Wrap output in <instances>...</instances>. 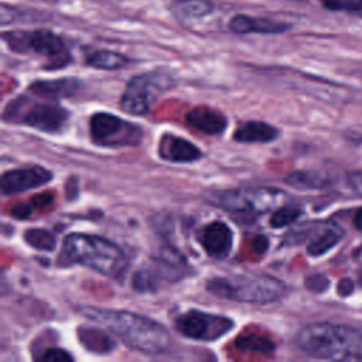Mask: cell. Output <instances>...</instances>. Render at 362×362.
<instances>
[{
  "instance_id": "cell-11",
  "label": "cell",
  "mask_w": 362,
  "mask_h": 362,
  "mask_svg": "<svg viewBox=\"0 0 362 362\" xmlns=\"http://www.w3.org/2000/svg\"><path fill=\"white\" fill-rule=\"evenodd\" d=\"M51 178L52 173L44 167L34 165L25 168H16L3 173L0 187L4 195H11L45 185L51 181Z\"/></svg>"
},
{
  "instance_id": "cell-3",
  "label": "cell",
  "mask_w": 362,
  "mask_h": 362,
  "mask_svg": "<svg viewBox=\"0 0 362 362\" xmlns=\"http://www.w3.org/2000/svg\"><path fill=\"white\" fill-rule=\"evenodd\" d=\"M62 256L68 263L82 264L107 277H119L127 269L122 249L106 238L89 233H69L62 242Z\"/></svg>"
},
{
  "instance_id": "cell-4",
  "label": "cell",
  "mask_w": 362,
  "mask_h": 362,
  "mask_svg": "<svg viewBox=\"0 0 362 362\" xmlns=\"http://www.w3.org/2000/svg\"><path fill=\"white\" fill-rule=\"evenodd\" d=\"M206 288L221 298L247 304H269L284 294L286 286L277 277L266 273H243L214 277L208 281Z\"/></svg>"
},
{
  "instance_id": "cell-29",
  "label": "cell",
  "mask_w": 362,
  "mask_h": 362,
  "mask_svg": "<svg viewBox=\"0 0 362 362\" xmlns=\"http://www.w3.org/2000/svg\"><path fill=\"white\" fill-rule=\"evenodd\" d=\"M354 225H355L356 229L362 230V208L356 211V214L354 216Z\"/></svg>"
},
{
  "instance_id": "cell-17",
  "label": "cell",
  "mask_w": 362,
  "mask_h": 362,
  "mask_svg": "<svg viewBox=\"0 0 362 362\" xmlns=\"http://www.w3.org/2000/svg\"><path fill=\"white\" fill-rule=\"evenodd\" d=\"M279 136V130L266 123L250 120L242 123L233 133V139L240 143H267Z\"/></svg>"
},
{
  "instance_id": "cell-8",
  "label": "cell",
  "mask_w": 362,
  "mask_h": 362,
  "mask_svg": "<svg viewBox=\"0 0 362 362\" xmlns=\"http://www.w3.org/2000/svg\"><path fill=\"white\" fill-rule=\"evenodd\" d=\"M89 133L92 141L102 147L137 146L143 139V130L137 124L106 112L90 117Z\"/></svg>"
},
{
  "instance_id": "cell-19",
  "label": "cell",
  "mask_w": 362,
  "mask_h": 362,
  "mask_svg": "<svg viewBox=\"0 0 362 362\" xmlns=\"http://www.w3.org/2000/svg\"><path fill=\"white\" fill-rule=\"evenodd\" d=\"M130 59L126 55L116 51H110V49H96L88 54L85 58L86 65L96 69H106V71L120 69L124 65H127Z\"/></svg>"
},
{
  "instance_id": "cell-25",
  "label": "cell",
  "mask_w": 362,
  "mask_h": 362,
  "mask_svg": "<svg viewBox=\"0 0 362 362\" xmlns=\"http://www.w3.org/2000/svg\"><path fill=\"white\" fill-rule=\"evenodd\" d=\"M25 240L34 246V247H40V249H47V250H51L54 246H55V240L54 238L45 232V230H41V229H35V230H28L25 233Z\"/></svg>"
},
{
  "instance_id": "cell-21",
  "label": "cell",
  "mask_w": 362,
  "mask_h": 362,
  "mask_svg": "<svg viewBox=\"0 0 362 362\" xmlns=\"http://www.w3.org/2000/svg\"><path fill=\"white\" fill-rule=\"evenodd\" d=\"M342 236V232H338L337 229H324L320 232L307 246V252L311 256H321L327 253L332 246H335Z\"/></svg>"
},
{
  "instance_id": "cell-6",
  "label": "cell",
  "mask_w": 362,
  "mask_h": 362,
  "mask_svg": "<svg viewBox=\"0 0 362 362\" xmlns=\"http://www.w3.org/2000/svg\"><path fill=\"white\" fill-rule=\"evenodd\" d=\"M171 85L173 79L168 74L160 71L139 74L127 82L120 99V109L130 115L143 116Z\"/></svg>"
},
{
  "instance_id": "cell-26",
  "label": "cell",
  "mask_w": 362,
  "mask_h": 362,
  "mask_svg": "<svg viewBox=\"0 0 362 362\" xmlns=\"http://www.w3.org/2000/svg\"><path fill=\"white\" fill-rule=\"evenodd\" d=\"M74 358L64 349L59 348H51L41 356V361L44 362H62V361H72Z\"/></svg>"
},
{
  "instance_id": "cell-27",
  "label": "cell",
  "mask_w": 362,
  "mask_h": 362,
  "mask_svg": "<svg viewBox=\"0 0 362 362\" xmlns=\"http://www.w3.org/2000/svg\"><path fill=\"white\" fill-rule=\"evenodd\" d=\"M348 184L351 188L362 197V171H352L348 174Z\"/></svg>"
},
{
  "instance_id": "cell-16",
  "label": "cell",
  "mask_w": 362,
  "mask_h": 362,
  "mask_svg": "<svg viewBox=\"0 0 362 362\" xmlns=\"http://www.w3.org/2000/svg\"><path fill=\"white\" fill-rule=\"evenodd\" d=\"M81 88V82L75 78H59L52 81H37L31 83L30 90L45 99H61L74 96Z\"/></svg>"
},
{
  "instance_id": "cell-20",
  "label": "cell",
  "mask_w": 362,
  "mask_h": 362,
  "mask_svg": "<svg viewBox=\"0 0 362 362\" xmlns=\"http://www.w3.org/2000/svg\"><path fill=\"white\" fill-rule=\"evenodd\" d=\"M329 182L331 180L327 174L313 170L294 171L286 177V184L301 189H320L329 185Z\"/></svg>"
},
{
  "instance_id": "cell-22",
  "label": "cell",
  "mask_w": 362,
  "mask_h": 362,
  "mask_svg": "<svg viewBox=\"0 0 362 362\" xmlns=\"http://www.w3.org/2000/svg\"><path fill=\"white\" fill-rule=\"evenodd\" d=\"M301 215V208L297 205H280L270 216V225L273 228L288 226L296 222Z\"/></svg>"
},
{
  "instance_id": "cell-24",
  "label": "cell",
  "mask_w": 362,
  "mask_h": 362,
  "mask_svg": "<svg viewBox=\"0 0 362 362\" xmlns=\"http://www.w3.org/2000/svg\"><path fill=\"white\" fill-rule=\"evenodd\" d=\"M236 345L243 349V351H252V352H263V354H270L274 349V345L272 341L262 338L259 335H245L236 341Z\"/></svg>"
},
{
  "instance_id": "cell-13",
  "label": "cell",
  "mask_w": 362,
  "mask_h": 362,
  "mask_svg": "<svg viewBox=\"0 0 362 362\" xmlns=\"http://www.w3.org/2000/svg\"><path fill=\"white\" fill-rule=\"evenodd\" d=\"M228 28L233 34H283L291 28V24L267 17H255L246 14L233 16Z\"/></svg>"
},
{
  "instance_id": "cell-5",
  "label": "cell",
  "mask_w": 362,
  "mask_h": 362,
  "mask_svg": "<svg viewBox=\"0 0 362 362\" xmlns=\"http://www.w3.org/2000/svg\"><path fill=\"white\" fill-rule=\"evenodd\" d=\"M3 41L16 52H33L47 59V68H59L69 62L71 55L62 37L45 30L3 33Z\"/></svg>"
},
{
  "instance_id": "cell-23",
  "label": "cell",
  "mask_w": 362,
  "mask_h": 362,
  "mask_svg": "<svg viewBox=\"0 0 362 362\" xmlns=\"http://www.w3.org/2000/svg\"><path fill=\"white\" fill-rule=\"evenodd\" d=\"M320 3L328 11L362 16V0H320Z\"/></svg>"
},
{
  "instance_id": "cell-2",
  "label": "cell",
  "mask_w": 362,
  "mask_h": 362,
  "mask_svg": "<svg viewBox=\"0 0 362 362\" xmlns=\"http://www.w3.org/2000/svg\"><path fill=\"white\" fill-rule=\"evenodd\" d=\"M298 348L311 358L329 361H362V332L356 328L314 322L297 335Z\"/></svg>"
},
{
  "instance_id": "cell-7",
  "label": "cell",
  "mask_w": 362,
  "mask_h": 362,
  "mask_svg": "<svg viewBox=\"0 0 362 362\" xmlns=\"http://www.w3.org/2000/svg\"><path fill=\"white\" fill-rule=\"evenodd\" d=\"M281 199L283 192L276 188L242 187L226 189L218 194L214 202H216L218 206L230 212L260 215L279 208Z\"/></svg>"
},
{
  "instance_id": "cell-9",
  "label": "cell",
  "mask_w": 362,
  "mask_h": 362,
  "mask_svg": "<svg viewBox=\"0 0 362 362\" xmlns=\"http://www.w3.org/2000/svg\"><path fill=\"white\" fill-rule=\"evenodd\" d=\"M4 117L10 120L13 119L14 122H23L24 124L41 132L57 133L66 124L69 112L54 102H13V105H10V110H6Z\"/></svg>"
},
{
  "instance_id": "cell-28",
  "label": "cell",
  "mask_w": 362,
  "mask_h": 362,
  "mask_svg": "<svg viewBox=\"0 0 362 362\" xmlns=\"http://www.w3.org/2000/svg\"><path fill=\"white\" fill-rule=\"evenodd\" d=\"M338 290H339V293H341V296H348L352 290H354V283H352V280H342L341 283H339V287H338Z\"/></svg>"
},
{
  "instance_id": "cell-10",
  "label": "cell",
  "mask_w": 362,
  "mask_h": 362,
  "mask_svg": "<svg viewBox=\"0 0 362 362\" xmlns=\"http://www.w3.org/2000/svg\"><path fill=\"white\" fill-rule=\"evenodd\" d=\"M174 324L180 334L197 341H216L233 328V320L229 317L201 310L182 313Z\"/></svg>"
},
{
  "instance_id": "cell-14",
  "label": "cell",
  "mask_w": 362,
  "mask_h": 362,
  "mask_svg": "<svg viewBox=\"0 0 362 362\" xmlns=\"http://www.w3.org/2000/svg\"><path fill=\"white\" fill-rule=\"evenodd\" d=\"M158 156L171 163H192L202 157V151L191 141L167 133L158 141Z\"/></svg>"
},
{
  "instance_id": "cell-12",
  "label": "cell",
  "mask_w": 362,
  "mask_h": 362,
  "mask_svg": "<svg viewBox=\"0 0 362 362\" xmlns=\"http://www.w3.org/2000/svg\"><path fill=\"white\" fill-rule=\"evenodd\" d=\"M198 240L208 256L222 260L232 250L233 232L225 222L214 221L201 229Z\"/></svg>"
},
{
  "instance_id": "cell-15",
  "label": "cell",
  "mask_w": 362,
  "mask_h": 362,
  "mask_svg": "<svg viewBox=\"0 0 362 362\" xmlns=\"http://www.w3.org/2000/svg\"><path fill=\"white\" fill-rule=\"evenodd\" d=\"M185 120L192 129L209 136L221 134L228 124L226 117L221 112L206 106H198L189 110L185 116Z\"/></svg>"
},
{
  "instance_id": "cell-18",
  "label": "cell",
  "mask_w": 362,
  "mask_h": 362,
  "mask_svg": "<svg viewBox=\"0 0 362 362\" xmlns=\"http://www.w3.org/2000/svg\"><path fill=\"white\" fill-rule=\"evenodd\" d=\"M170 10L180 20H199L215 11V3L212 0H174Z\"/></svg>"
},
{
  "instance_id": "cell-1",
  "label": "cell",
  "mask_w": 362,
  "mask_h": 362,
  "mask_svg": "<svg viewBox=\"0 0 362 362\" xmlns=\"http://www.w3.org/2000/svg\"><path fill=\"white\" fill-rule=\"evenodd\" d=\"M90 321L106 327L129 348L147 354L158 355L170 349L173 344L167 328L150 317L127 310H110L85 307L81 310Z\"/></svg>"
}]
</instances>
